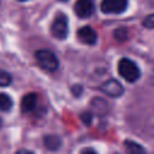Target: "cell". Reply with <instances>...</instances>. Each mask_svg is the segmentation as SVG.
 Returning <instances> with one entry per match:
<instances>
[{"label":"cell","instance_id":"cell-1","mask_svg":"<svg viewBox=\"0 0 154 154\" xmlns=\"http://www.w3.org/2000/svg\"><path fill=\"white\" fill-rule=\"evenodd\" d=\"M118 73L129 83H134L141 77V71L138 66L129 58H122L118 61Z\"/></svg>","mask_w":154,"mask_h":154},{"label":"cell","instance_id":"cell-2","mask_svg":"<svg viewBox=\"0 0 154 154\" xmlns=\"http://www.w3.org/2000/svg\"><path fill=\"white\" fill-rule=\"evenodd\" d=\"M35 59L38 66L47 72H54L59 67V60L57 55L49 49H37L35 52Z\"/></svg>","mask_w":154,"mask_h":154},{"label":"cell","instance_id":"cell-3","mask_svg":"<svg viewBox=\"0 0 154 154\" xmlns=\"http://www.w3.org/2000/svg\"><path fill=\"white\" fill-rule=\"evenodd\" d=\"M51 34L57 40H65L69 35V18L65 13L59 12L51 25Z\"/></svg>","mask_w":154,"mask_h":154},{"label":"cell","instance_id":"cell-4","mask_svg":"<svg viewBox=\"0 0 154 154\" xmlns=\"http://www.w3.org/2000/svg\"><path fill=\"white\" fill-rule=\"evenodd\" d=\"M100 8L106 14H120L128 8V0H102Z\"/></svg>","mask_w":154,"mask_h":154},{"label":"cell","instance_id":"cell-5","mask_svg":"<svg viewBox=\"0 0 154 154\" xmlns=\"http://www.w3.org/2000/svg\"><path fill=\"white\" fill-rule=\"evenodd\" d=\"M99 89L101 93H103L105 95L111 96V97H120L124 94V88L120 84V82L117 79H113V78L103 82Z\"/></svg>","mask_w":154,"mask_h":154},{"label":"cell","instance_id":"cell-6","mask_svg":"<svg viewBox=\"0 0 154 154\" xmlns=\"http://www.w3.org/2000/svg\"><path fill=\"white\" fill-rule=\"evenodd\" d=\"M73 11L79 18H89L95 11L94 0H77L73 6Z\"/></svg>","mask_w":154,"mask_h":154},{"label":"cell","instance_id":"cell-7","mask_svg":"<svg viewBox=\"0 0 154 154\" xmlns=\"http://www.w3.org/2000/svg\"><path fill=\"white\" fill-rule=\"evenodd\" d=\"M77 37L82 43L89 45V46H94L97 42V34L90 25H85V26H82L81 29H78Z\"/></svg>","mask_w":154,"mask_h":154},{"label":"cell","instance_id":"cell-8","mask_svg":"<svg viewBox=\"0 0 154 154\" xmlns=\"http://www.w3.org/2000/svg\"><path fill=\"white\" fill-rule=\"evenodd\" d=\"M37 105V95L35 93L25 94L20 100V109L23 113H29L36 108Z\"/></svg>","mask_w":154,"mask_h":154},{"label":"cell","instance_id":"cell-9","mask_svg":"<svg viewBox=\"0 0 154 154\" xmlns=\"http://www.w3.org/2000/svg\"><path fill=\"white\" fill-rule=\"evenodd\" d=\"M61 143H63V141L58 135H46L43 137V146L46 149H48L51 152L58 150L61 147Z\"/></svg>","mask_w":154,"mask_h":154},{"label":"cell","instance_id":"cell-10","mask_svg":"<svg viewBox=\"0 0 154 154\" xmlns=\"http://www.w3.org/2000/svg\"><path fill=\"white\" fill-rule=\"evenodd\" d=\"M12 106H13V100L11 99V96L8 94L0 93V111L7 112L12 108Z\"/></svg>","mask_w":154,"mask_h":154},{"label":"cell","instance_id":"cell-11","mask_svg":"<svg viewBox=\"0 0 154 154\" xmlns=\"http://www.w3.org/2000/svg\"><path fill=\"white\" fill-rule=\"evenodd\" d=\"M124 146H125V148L128 149L129 153H144L146 152V149L141 144H138L134 141H130V140H126L124 142Z\"/></svg>","mask_w":154,"mask_h":154},{"label":"cell","instance_id":"cell-12","mask_svg":"<svg viewBox=\"0 0 154 154\" xmlns=\"http://www.w3.org/2000/svg\"><path fill=\"white\" fill-rule=\"evenodd\" d=\"M113 36H114V38H116L117 41L123 42V41H125V40L128 38V29H126V28L120 26V28H118V29H116V30H114Z\"/></svg>","mask_w":154,"mask_h":154},{"label":"cell","instance_id":"cell-13","mask_svg":"<svg viewBox=\"0 0 154 154\" xmlns=\"http://www.w3.org/2000/svg\"><path fill=\"white\" fill-rule=\"evenodd\" d=\"M11 83H12L11 75L7 71L0 69V87H8Z\"/></svg>","mask_w":154,"mask_h":154},{"label":"cell","instance_id":"cell-14","mask_svg":"<svg viewBox=\"0 0 154 154\" xmlns=\"http://www.w3.org/2000/svg\"><path fill=\"white\" fill-rule=\"evenodd\" d=\"M93 118H94V114L93 112H89V111H84L81 113V120L83 122L84 125H90L93 123Z\"/></svg>","mask_w":154,"mask_h":154},{"label":"cell","instance_id":"cell-15","mask_svg":"<svg viewBox=\"0 0 154 154\" xmlns=\"http://www.w3.org/2000/svg\"><path fill=\"white\" fill-rule=\"evenodd\" d=\"M142 25L148 28V29H154V13L148 14L147 17H144L143 20H142Z\"/></svg>","mask_w":154,"mask_h":154},{"label":"cell","instance_id":"cell-16","mask_svg":"<svg viewBox=\"0 0 154 154\" xmlns=\"http://www.w3.org/2000/svg\"><path fill=\"white\" fill-rule=\"evenodd\" d=\"M71 93H72V95L75 97H79L82 95V93H83V87L79 85V84H75L71 88Z\"/></svg>","mask_w":154,"mask_h":154},{"label":"cell","instance_id":"cell-17","mask_svg":"<svg viewBox=\"0 0 154 154\" xmlns=\"http://www.w3.org/2000/svg\"><path fill=\"white\" fill-rule=\"evenodd\" d=\"M82 152H94V149H83Z\"/></svg>","mask_w":154,"mask_h":154},{"label":"cell","instance_id":"cell-18","mask_svg":"<svg viewBox=\"0 0 154 154\" xmlns=\"http://www.w3.org/2000/svg\"><path fill=\"white\" fill-rule=\"evenodd\" d=\"M1 128H2V119L0 118V129H1Z\"/></svg>","mask_w":154,"mask_h":154},{"label":"cell","instance_id":"cell-19","mask_svg":"<svg viewBox=\"0 0 154 154\" xmlns=\"http://www.w3.org/2000/svg\"><path fill=\"white\" fill-rule=\"evenodd\" d=\"M17 1H20V2H24V1H29V0H17Z\"/></svg>","mask_w":154,"mask_h":154},{"label":"cell","instance_id":"cell-20","mask_svg":"<svg viewBox=\"0 0 154 154\" xmlns=\"http://www.w3.org/2000/svg\"><path fill=\"white\" fill-rule=\"evenodd\" d=\"M59 1H61V2H65V1H67V0H59Z\"/></svg>","mask_w":154,"mask_h":154},{"label":"cell","instance_id":"cell-21","mask_svg":"<svg viewBox=\"0 0 154 154\" xmlns=\"http://www.w3.org/2000/svg\"><path fill=\"white\" fill-rule=\"evenodd\" d=\"M152 81H153V83H154V75H153V77H152Z\"/></svg>","mask_w":154,"mask_h":154}]
</instances>
